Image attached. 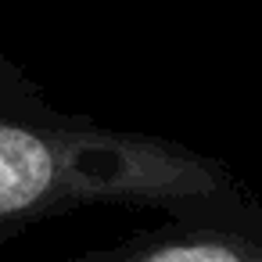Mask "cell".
<instances>
[{
    "label": "cell",
    "instance_id": "obj_1",
    "mask_svg": "<svg viewBox=\"0 0 262 262\" xmlns=\"http://www.w3.org/2000/svg\"><path fill=\"white\" fill-rule=\"evenodd\" d=\"M208 162L144 140L47 137L0 122V219L54 215L94 201H212Z\"/></svg>",
    "mask_w": 262,
    "mask_h": 262
},
{
    "label": "cell",
    "instance_id": "obj_2",
    "mask_svg": "<svg viewBox=\"0 0 262 262\" xmlns=\"http://www.w3.org/2000/svg\"><path fill=\"white\" fill-rule=\"evenodd\" d=\"M86 262H262L258 244L223 230H198V233H162L144 237L129 248L86 258Z\"/></svg>",
    "mask_w": 262,
    "mask_h": 262
}]
</instances>
